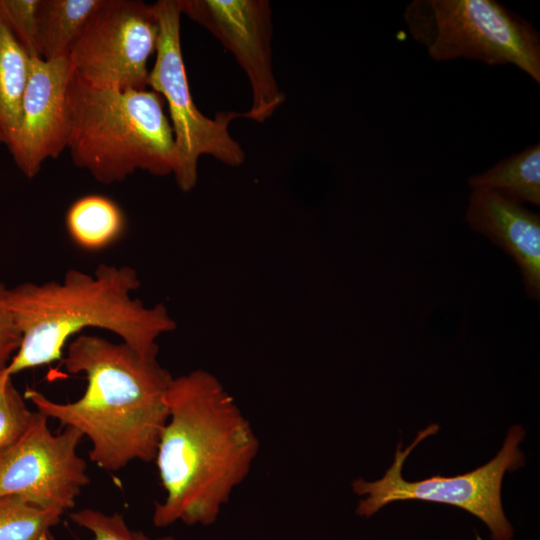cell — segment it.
Instances as JSON below:
<instances>
[{"mask_svg":"<svg viewBox=\"0 0 540 540\" xmlns=\"http://www.w3.org/2000/svg\"><path fill=\"white\" fill-rule=\"evenodd\" d=\"M30 56L0 20V144L6 147L19 123Z\"/></svg>","mask_w":540,"mask_h":540,"instance_id":"16","label":"cell"},{"mask_svg":"<svg viewBox=\"0 0 540 540\" xmlns=\"http://www.w3.org/2000/svg\"><path fill=\"white\" fill-rule=\"evenodd\" d=\"M412 38L435 61L511 64L540 83V37L495 0H413L403 12Z\"/></svg>","mask_w":540,"mask_h":540,"instance_id":"5","label":"cell"},{"mask_svg":"<svg viewBox=\"0 0 540 540\" xmlns=\"http://www.w3.org/2000/svg\"><path fill=\"white\" fill-rule=\"evenodd\" d=\"M71 73L68 57H30L18 127L7 145L27 178L35 177L44 161L57 158L68 147L71 116L67 87Z\"/></svg>","mask_w":540,"mask_h":540,"instance_id":"11","label":"cell"},{"mask_svg":"<svg viewBox=\"0 0 540 540\" xmlns=\"http://www.w3.org/2000/svg\"><path fill=\"white\" fill-rule=\"evenodd\" d=\"M35 414L17 390L12 376L0 372V456L25 434Z\"/></svg>","mask_w":540,"mask_h":540,"instance_id":"18","label":"cell"},{"mask_svg":"<svg viewBox=\"0 0 540 540\" xmlns=\"http://www.w3.org/2000/svg\"><path fill=\"white\" fill-rule=\"evenodd\" d=\"M125 216L110 198L91 194L75 200L67 210L66 229L78 247L98 251L115 243L124 233Z\"/></svg>","mask_w":540,"mask_h":540,"instance_id":"15","label":"cell"},{"mask_svg":"<svg viewBox=\"0 0 540 540\" xmlns=\"http://www.w3.org/2000/svg\"><path fill=\"white\" fill-rule=\"evenodd\" d=\"M48 419L36 410L25 434L0 456V497L19 496L63 514L90 483L86 462L77 453L84 436L69 426L54 434Z\"/></svg>","mask_w":540,"mask_h":540,"instance_id":"9","label":"cell"},{"mask_svg":"<svg viewBox=\"0 0 540 540\" xmlns=\"http://www.w3.org/2000/svg\"><path fill=\"white\" fill-rule=\"evenodd\" d=\"M103 0H39L37 50L42 59L69 54Z\"/></svg>","mask_w":540,"mask_h":540,"instance_id":"13","label":"cell"},{"mask_svg":"<svg viewBox=\"0 0 540 540\" xmlns=\"http://www.w3.org/2000/svg\"><path fill=\"white\" fill-rule=\"evenodd\" d=\"M154 4L160 32L148 86L166 100L175 145L173 175L180 190L189 192L197 183L201 156L209 155L229 166L243 163L245 153L229 132L230 122L243 113L219 112L213 119L200 112L192 98L183 59L178 0Z\"/></svg>","mask_w":540,"mask_h":540,"instance_id":"7","label":"cell"},{"mask_svg":"<svg viewBox=\"0 0 540 540\" xmlns=\"http://www.w3.org/2000/svg\"><path fill=\"white\" fill-rule=\"evenodd\" d=\"M168 419L154 461L164 498L152 522L213 524L247 478L259 439L238 403L212 373L197 369L173 377Z\"/></svg>","mask_w":540,"mask_h":540,"instance_id":"1","label":"cell"},{"mask_svg":"<svg viewBox=\"0 0 540 540\" xmlns=\"http://www.w3.org/2000/svg\"><path fill=\"white\" fill-rule=\"evenodd\" d=\"M465 220L473 231L488 238L514 260L527 297L539 302V214L497 193L472 190Z\"/></svg>","mask_w":540,"mask_h":540,"instance_id":"12","label":"cell"},{"mask_svg":"<svg viewBox=\"0 0 540 540\" xmlns=\"http://www.w3.org/2000/svg\"><path fill=\"white\" fill-rule=\"evenodd\" d=\"M8 290L0 281V372L6 369L21 341V334L8 305Z\"/></svg>","mask_w":540,"mask_h":540,"instance_id":"21","label":"cell"},{"mask_svg":"<svg viewBox=\"0 0 540 540\" xmlns=\"http://www.w3.org/2000/svg\"><path fill=\"white\" fill-rule=\"evenodd\" d=\"M181 14L214 35L245 72L252 103L243 117L262 123L284 102L272 64V19L268 0H178Z\"/></svg>","mask_w":540,"mask_h":540,"instance_id":"10","label":"cell"},{"mask_svg":"<svg viewBox=\"0 0 540 540\" xmlns=\"http://www.w3.org/2000/svg\"><path fill=\"white\" fill-rule=\"evenodd\" d=\"M159 32L155 4L103 0L69 54L72 71L95 86L144 90Z\"/></svg>","mask_w":540,"mask_h":540,"instance_id":"8","label":"cell"},{"mask_svg":"<svg viewBox=\"0 0 540 540\" xmlns=\"http://www.w3.org/2000/svg\"><path fill=\"white\" fill-rule=\"evenodd\" d=\"M471 190L497 193L518 203L540 205V145L525 148L469 177Z\"/></svg>","mask_w":540,"mask_h":540,"instance_id":"14","label":"cell"},{"mask_svg":"<svg viewBox=\"0 0 540 540\" xmlns=\"http://www.w3.org/2000/svg\"><path fill=\"white\" fill-rule=\"evenodd\" d=\"M39 0H0V20L30 57L38 55Z\"/></svg>","mask_w":540,"mask_h":540,"instance_id":"20","label":"cell"},{"mask_svg":"<svg viewBox=\"0 0 540 540\" xmlns=\"http://www.w3.org/2000/svg\"><path fill=\"white\" fill-rule=\"evenodd\" d=\"M139 287L132 267L101 264L94 274L71 269L61 282L9 288L8 305L21 341L5 373L13 376L61 360L69 339L88 327L110 331L137 353L157 358V339L176 323L164 305L147 307L132 298Z\"/></svg>","mask_w":540,"mask_h":540,"instance_id":"3","label":"cell"},{"mask_svg":"<svg viewBox=\"0 0 540 540\" xmlns=\"http://www.w3.org/2000/svg\"><path fill=\"white\" fill-rule=\"evenodd\" d=\"M437 424L421 430L408 448L399 442L394 461L384 476L369 482L358 478L352 482L353 491L365 496L358 503L356 513L370 517L385 505L403 500H424L460 507L483 521L492 540H511L513 527L505 516L501 501V484L507 471L524 465V455L518 445L525 436L521 425L512 426L498 454L488 463L465 474L433 476L409 482L402 477V467L409 453L426 437L435 434Z\"/></svg>","mask_w":540,"mask_h":540,"instance_id":"6","label":"cell"},{"mask_svg":"<svg viewBox=\"0 0 540 540\" xmlns=\"http://www.w3.org/2000/svg\"><path fill=\"white\" fill-rule=\"evenodd\" d=\"M73 523L87 529L93 540H176L173 536L150 538L143 532L130 530L122 514H105L92 508H83L69 514Z\"/></svg>","mask_w":540,"mask_h":540,"instance_id":"19","label":"cell"},{"mask_svg":"<svg viewBox=\"0 0 540 540\" xmlns=\"http://www.w3.org/2000/svg\"><path fill=\"white\" fill-rule=\"evenodd\" d=\"M63 365L83 373L87 386L76 401L59 403L27 388L25 399L40 413L73 427L91 442L89 457L98 467L119 471L131 461H154L168 419L167 393L173 376L157 358L125 343L80 335L68 345Z\"/></svg>","mask_w":540,"mask_h":540,"instance_id":"2","label":"cell"},{"mask_svg":"<svg viewBox=\"0 0 540 540\" xmlns=\"http://www.w3.org/2000/svg\"><path fill=\"white\" fill-rule=\"evenodd\" d=\"M163 100L153 90L95 86L72 71L67 148L73 163L104 184L124 181L137 170L173 174L174 137Z\"/></svg>","mask_w":540,"mask_h":540,"instance_id":"4","label":"cell"},{"mask_svg":"<svg viewBox=\"0 0 540 540\" xmlns=\"http://www.w3.org/2000/svg\"><path fill=\"white\" fill-rule=\"evenodd\" d=\"M63 514L15 495L0 497V540H49Z\"/></svg>","mask_w":540,"mask_h":540,"instance_id":"17","label":"cell"}]
</instances>
